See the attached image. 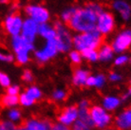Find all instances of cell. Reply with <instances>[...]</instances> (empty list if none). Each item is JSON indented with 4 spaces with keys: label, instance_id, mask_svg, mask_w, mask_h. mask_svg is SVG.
I'll use <instances>...</instances> for the list:
<instances>
[{
    "label": "cell",
    "instance_id": "1",
    "mask_svg": "<svg viewBox=\"0 0 131 130\" xmlns=\"http://www.w3.org/2000/svg\"><path fill=\"white\" fill-rule=\"evenodd\" d=\"M98 15L89 8L77 9L73 17L69 22V27L75 31L89 32L96 29Z\"/></svg>",
    "mask_w": 131,
    "mask_h": 130
},
{
    "label": "cell",
    "instance_id": "2",
    "mask_svg": "<svg viewBox=\"0 0 131 130\" xmlns=\"http://www.w3.org/2000/svg\"><path fill=\"white\" fill-rule=\"evenodd\" d=\"M102 43V34L97 29L89 32L81 33L73 38V45L78 51L86 49H96L100 48Z\"/></svg>",
    "mask_w": 131,
    "mask_h": 130
},
{
    "label": "cell",
    "instance_id": "3",
    "mask_svg": "<svg viewBox=\"0 0 131 130\" xmlns=\"http://www.w3.org/2000/svg\"><path fill=\"white\" fill-rule=\"evenodd\" d=\"M89 115L93 127L99 130L111 126L113 124V117L110 112L105 110L100 104L91 105L89 108Z\"/></svg>",
    "mask_w": 131,
    "mask_h": 130
},
{
    "label": "cell",
    "instance_id": "4",
    "mask_svg": "<svg viewBox=\"0 0 131 130\" xmlns=\"http://www.w3.org/2000/svg\"><path fill=\"white\" fill-rule=\"evenodd\" d=\"M12 46L15 53L16 61L20 65L27 64L29 61V52L33 49L32 43L27 42L21 35L13 36L12 38Z\"/></svg>",
    "mask_w": 131,
    "mask_h": 130
},
{
    "label": "cell",
    "instance_id": "5",
    "mask_svg": "<svg viewBox=\"0 0 131 130\" xmlns=\"http://www.w3.org/2000/svg\"><path fill=\"white\" fill-rule=\"evenodd\" d=\"M55 31H56V43L58 51H68L72 44L71 37L69 31L60 22L55 23Z\"/></svg>",
    "mask_w": 131,
    "mask_h": 130
},
{
    "label": "cell",
    "instance_id": "6",
    "mask_svg": "<svg viewBox=\"0 0 131 130\" xmlns=\"http://www.w3.org/2000/svg\"><path fill=\"white\" fill-rule=\"evenodd\" d=\"M58 123L68 127H71L78 121V107L77 105H68L62 108L57 115Z\"/></svg>",
    "mask_w": 131,
    "mask_h": 130
},
{
    "label": "cell",
    "instance_id": "7",
    "mask_svg": "<svg viewBox=\"0 0 131 130\" xmlns=\"http://www.w3.org/2000/svg\"><path fill=\"white\" fill-rule=\"evenodd\" d=\"M26 13L29 14L30 19L35 21L38 25L46 24L49 18V13L48 10L41 6L30 5L26 8Z\"/></svg>",
    "mask_w": 131,
    "mask_h": 130
},
{
    "label": "cell",
    "instance_id": "8",
    "mask_svg": "<svg viewBox=\"0 0 131 130\" xmlns=\"http://www.w3.org/2000/svg\"><path fill=\"white\" fill-rule=\"evenodd\" d=\"M57 52H58V48H57L56 40H49L47 41L46 46L41 50L35 52V57L39 62L45 63L54 57Z\"/></svg>",
    "mask_w": 131,
    "mask_h": 130
},
{
    "label": "cell",
    "instance_id": "9",
    "mask_svg": "<svg viewBox=\"0 0 131 130\" xmlns=\"http://www.w3.org/2000/svg\"><path fill=\"white\" fill-rule=\"evenodd\" d=\"M113 127L116 130H131V106L122 110L113 119Z\"/></svg>",
    "mask_w": 131,
    "mask_h": 130
},
{
    "label": "cell",
    "instance_id": "10",
    "mask_svg": "<svg viewBox=\"0 0 131 130\" xmlns=\"http://www.w3.org/2000/svg\"><path fill=\"white\" fill-rule=\"evenodd\" d=\"M114 24V17L111 13L103 12L97 18L96 29H98L101 34H107L113 29Z\"/></svg>",
    "mask_w": 131,
    "mask_h": 130
},
{
    "label": "cell",
    "instance_id": "11",
    "mask_svg": "<svg viewBox=\"0 0 131 130\" xmlns=\"http://www.w3.org/2000/svg\"><path fill=\"white\" fill-rule=\"evenodd\" d=\"M131 45V30L126 29L119 34L112 44V49L114 52H123L130 47Z\"/></svg>",
    "mask_w": 131,
    "mask_h": 130
},
{
    "label": "cell",
    "instance_id": "12",
    "mask_svg": "<svg viewBox=\"0 0 131 130\" xmlns=\"http://www.w3.org/2000/svg\"><path fill=\"white\" fill-rule=\"evenodd\" d=\"M22 26H23V20L17 14L9 15L4 22V27L8 33H10L13 36L19 35V33H21Z\"/></svg>",
    "mask_w": 131,
    "mask_h": 130
},
{
    "label": "cell",
    "instance_id": "13",
    "mask_svg": "<svg viewBox=\"0 0 131 130\" xmlns=\"http://www.w3.org/2000/svg\"><path fill=\"white\" fill-rule=\"evenodd\" d=\"M38 24L32 19H26L23 22V26L21 29V36L27 42L32 43L35 39L36 34L38 33Z\"/></svg>",
    "mask_w": 131,
    "mask_h": 130
},
{
    "label": "cell",
    "instance_id": "14",
    "mask_svg": "<svg viewBox=\"0 0 131 130\" xmlns=\"http://www.w3.org/2000/svg\"><path fill=\"white\" fill-rule=\"evenodd\" d=\"M52 124L49 120L38 117L29 118L23 123L27 130H51Z\"/></svg>",
    "mask_w": 131,
    "mask_h": 130
},
{
    "label": "cell",
    "instance_id": "15",
    "mask_svg": "<svg viewBox=\"0 0 131 130\" xmlns=\"http://www.w3.org/2000/svg\"><path fill=\"white\" fill-rule=\"evenodd\" d=\"M89 76L90 75H89V72L88 70L78 68L73 73L72 84L77 88H83V86L86 85V81H88Z\"/></svg>",
    "mask_w": 131,
    "mask_h": 130
},
{
    "label": "cell",
    "instance_id": "16",
    "mask_svg": "<svg viewBox=\"0 0 131 130\" xmlns=\"http://www.w3.org/2000/svg\"><path fill=\"white\" fill-rule=\"evenodd\" d=\"M121 104L122 100L119 97L113 96V95H108L103 99L102 106L108 112H111V111H115L116 109H118Z\"/></svg>",
    "mask_w": 131,
    "mask_h": 130
},
{
    "label": "cell",
    "instance_id": "17",
    "mask_svg": "<svg viewBox=\"0 0 131 130\" xmlns=\"http://www.w3.org/2000/svg\"><path fill=\"white\" fill-rule=\"evenodd\" d=\"M113 8L117 10L123 19L128 20L131 15V8L125 1L123 0H117L113 3Z\"/></svg>",
    "mask_w": 131,
    "mask_h": 130
},
{
    "label": "cell",
    "instance_id": "18",
    "mask_svg": "<svg viewBox=\"0 0 131 130\" xmlns=\"http://www.w3.org/2000/svg\"><path fill=\"white\" fill-rule=\"evenodd\" d=\"M17 104H19V97L13 96L10 94H4L0 97V106L5 108L15 107Z\"/></svg>",
    "mask_w": 131,
    "mask_h": 130
},
{
    "label": "cell",
    "instance_id": "19",
    "mask_svg": "<svg viewBox=\"0 0 131 130\" xmlns=\"http://www.w3.org/2000/svg\"><path fill=\"white\" fill-rule=\"evenodd\" d=\"M38 33L41 36H43L45 39L48 40V41L49 40H53L56 38L55 29L50 28L47 24H41V25L38 26Z\"/></svg>",
    "mask_w": 131,
    "mask_h": 130
},
{
    "label": "cell",
    "instance_id": "20",
    "mask_svg": "<svg viewBox=\"0 0 131 130\" xmlns=\"http://www.w3.org/2000/svg\"><path fill=\"white\" fill-rule=\"evenodd\" d=\"M113 53L114 51L112 49V47L108 45L100 46V49L98 51L99 60L102 62H108L113 57Z\"/></svg>",
    "mask_w": 131,
    "mask_h": 130
},
{
    "label": "cell",
    "instance_id": "21",
    "mask_svg": "<svg viewBox=\"0 0 131 130\" xmlns=\"http://www.w3.org/2000/svg\"><path fill=\"white\" fill-rule=\"evenodd\" d=\"M105 84V75L98 74L94 75V76H89L88 81H86V85L90 86V88H103Z\"/></svg>",
    "mask_w": 131,
    "mask_h": 130
},
{
    "label": "cell",
    "instance_id": "22",
    "mask_svg": "<svg viewBox=\"0 0 131 130\" xmlns=\"http://www.w3.org/2000/svg\"><path fill=\"white\" fill-rule=\"evenodd\" d=\"M7 118H8L7 120H9L13 124H17L22 119V112L17 107L10 108L7 111Z\"/></svg>",
    "mask_w": 131,
    "mask_h": 130
},
{
    "label": "cell",
    "instance_id": "23",
    "mask_svg": "<svg viewBox=\"0 0 131 130\" xmlns=\"http://www.w3.org/2000/svg\"><path fill=\"white\" fill-rule=\"evenodd\" d=\"M24 92L35 102L42 98V91L40 90V88H38L37 86H34V85L29 86L28 88H26V90Z\"/></svg>",
    "mask_w": 131,
    "mask_h": 130
},
{
    "label": "cell",
    "instance_id": "24",
    "mask_svg": "<svg viewBox=\"0 0 131 130\" xmlns=\"http://www.w3.org/2000/svg\"><path fill=\"white\" fill-rule=\"evenodd\" d=\"M68 98V92L65 89H55L51 94V99L56 103H62V102L66 101Z\"/></svg>",
    "mask_w": 131,
    "mask_h": 130
},
{
    "label": "cell",
    "instance_id": "25",
    "mask_svg": "<svg viewBox=\"0 0 131 130\" xmlns=\"http://www.w3.org/2000/svg\"><path fill=\"white\" fill-rule=\"evenodd\" d=\"M18 97H19V104H21L24 107H30L36 103L34 100H32L30 97H29L25 92L20 93Z\"/></svg>",
    "mask_w": 131,
    "mask_h": 130
},
{
    "label": "cell",
    "instance_id": "26",
    "mask_svg": "<svg viewBox=\"0 0 131 130\" xmlns=\"http://www.w3.org/2000/svg\"><path fill=\"white\" fill-rule=\"evenodd\" d=\"M81 54L82 57L88 59L90 62H96L97 60H99L98 51L96 49H86L81 52Z\"/></svg>",
    "mask_w": 131,
    "mask_h": 130
},
{
    "label": "cell",
    "instance_id": "27",
    "mask_svg": "<svg viewBox=\"0 0 131 130\" xmlns=\"http://www.w3.org/2000/svg\"><path fill=\"white\" fill-rule=\"evenodd\" d=\"M16 124L9 120H0V130H14Z\"/></svg>",
    "mask_w": 131,
    "mask_h": 130
},
{
    "label": "cell",
    "instance_id": "28",
    "mask_svg": "<svg viewBox=\"0 0 131 130\" xmlns=\"http://www.w3.org/2000/svg\"><path fill=\"white\" fill-rule=\"evenodd\" d=\"M92 128L93 127L89 126V124H85V123L78 120L77 122H75V124L72 125L70 130H92Z\"/></svg>",
    "mask_w": 131,
    "mask_h": 130
},
{
    "label": "cell",
    "instance_id": "29",
    "mask_svg": "<svg viewBox=\"0 0 131 130\" xmlns=\"http://www.w3.org/2000/svg\"><path fill=\"white\" fill-rule=\"evenodd\" d=\"M69 58L71 60V62L75 65H79L82 61V54L78 50H73L69 53Z\"/></svg>",
    "mask_w": 131,
    "mask_h": 130
},
{
    "label": "cell",
    "instance_id": "30",
    "mask_svg": "<svg viewBox=\"0 0 131 130\" xmlns=\"http://www.w3.org/2000/svg\"><path fill=\"white\" fill-rule=\"evenodd\" d=\"M77 10V9H74V8H71V9H69V10H65L64 13H62V19L65 21L66 23H69L71 18L73 17L75 12Z\"/></svg>",
    "mask_w": 131,
    "mask_h": 130
},
{
    "label": "cell",
    "instance_id": "31",
    "mask_svg": "<svg viewBox=\"0 0 131 130\" xmlns=\"http://www.w3.org/2000/svg\"><path fill=\"white\" fill-rule=\"evenodd\" d=\"M0 85L2 88H9L10 85V77L4 73V72L0 71Z\"/></svg>",
    "mask_w": 131,
    "mask_h": 130
},
{
    "label": "cell",
    "instance_id": "32",
    "mask_svg": "<svg viewBox=\"0 0 131 130\" xmlns=\"http://www.w3.org/2000/svg\"><path fill=\"white\" fill-rule=\"evenodd\" d=\"M7 94L13 95V96H19L20 88L17 85H10L9 88H7Z\"/></svg>",
    "mask_w": 131,
    "mask_h": 130
},
{
    "label": "cell",
    "instance_id": "33",
    "mask_svg": "<svg viewBox=\"0 0 131 130\" xmlns=\"http://www.w3.org/2000/svg\"><path fill=\"white\" fill-rule=\"evenodd\" d=\"M13 56L10 53H6V52L0 51V61L5 63H12L13 62Z\"/></svg>",
    "mask_w": 131,
    "mask_h": 130
},
{
    "label": "cell",
    "instance_id": "34",
    "mask_svg": "<svg viewBox=\"0 0 131 130\" xmlns=\"http://www.w3.org/2000/svg\"><path fill=\"white\" fill-rule=\"evenodd\" d=\"M86 8H89V10H91L92 12H94L98 16L101 14L102 13H103V10H102V7L100 6V5H98V4H96V3L89 4V5L86 6Z\"/></svg>",
    "mask_w": 131,
    "mask_h": 130
},
{
    "label": "cell",
    "instance_id": "35",
    "mask_svg": "<svg viewBox=\"0 0 131 130\" xmlns=\"http://www.w3.org/2000/svg\"><path fill=\"white\" fill-rule=\"evenodd\" d=\"M128 61H129V59H128L127 55H121L115 59L114 63L116 66H123L125 65V64H126Z\"/></svg>",
    "mask_w": 131,
    "mask_h": 130
},
{
    "label": "cell",
    "instance_id": "36",
    "mask_svg": "<svg viewBox=\"0 0 131 130\" xmlns=\"http://www.w3.org/2000/svg\"><path fill=\"white\" fill-rule=\"evenodd\" d=\"M22 80L26 83H31L33 81V75L30 70H25L22 74Z\"/></svg>",
    "mask_w": 131,
    "mask_h": 130
},
{
    "label": "cell",
    "instance_id": "37",
    "mask_svg": "<svg viewBox=\"0 0 131 130\" xmlns=\"http://www.w3.org/2000/svg\"><path fill=\"white\" fill-rule=\"evenodd\" d=\"M51 130H70V127L63 125V124H59V123H55V124H52Z\"/></svg>",
    "mask_w": 131,
    "mask_h": 130
},
{
    "label": "cell",
    "instance_id": "38",
    "mask_svg": "<svg viewBox=\"0 0 131 130\" xmlns=\"http://www.w3.org/2000/svg\"><path fill=\"white\" fill-rule=\"evenodd\" d=\"M109 80L111 82H119L122 80V76L116 72H112L109 74Z\"/></svg>",
    "mask_w": 131,
    "mask_h": 130
},
{
    "label": "cell",
    "instance_id": "39",
    "mask_svg": "<svg viewBox=\"0 0 131 130\" xmlns=\"http://www.w3.org/2000/svg\"><path fill=\"white\" fill-rule=\"evenodd\" d=\"M129 98H131V86H129V88L127 89V91L125 92V94L123 95V97H122L121 100H123V101H126V100H128Z\"/></svg>",
    "mask_w": 131,
    "mask_h": 130
},
{
    "label": "cell",
    "instance_id": "40",
    "mask_svg": "<svg viewBox=\"0 0 131 130\" xmlns=\"http://www.w3.org/2000/svg\"><path fill=\"white\" fill-rule=\"evenodd\" d=\"M14 130H27V129L23 124H21V125H16V127H15V129Z\"/></svg>",
    "mask_w": 131,
    "mask_h": 130
},
{
    "label": "cell",
    "instance_id": "41",
    "mask_svg": "<svg viewBox=\"0 0 131 130\" xmlns=\"http://www.w3.org/2000/svg\"><path fill=\"white\" fill-rule=\"evenodd\" d=\"M100 130H116L113 126H109L106 127V128H104V129H100Z\"/></svg>",
    "mask_w": 131,
    "mask_h": 130
},
{
    "label": "cell",
    "instance_id": "42",
    "mask_svg": "<svg viewBox=\"0 0 131 130\" xmlns=\"http://www.w3.org/2000/svg\"><path fill=\"white\" fill-rule=\"evenodd\" d=\"M8 2V0H0V3H6Z\"/></svg>",
    "mask_w": 131,
    "mask_h": 130
},
{
    "label": "cell",
    "instance_id": "43",
    "mask_svg": "<svg viewBox=\"0 0 131 130\" xmlns=\"http://www.w3.org/2000/svg\"><path fill=\"white\" fill-rule=\"evenodd\" d=\"M129 84H130V86H131V80H130V83H129Z\"/></svg>",
    "mask_w": 131,
    "mask_h": 130
},
{
    "label": "cell",
    "instance_id": "44",
    "mask_svg": "<svg viewBox=\"0 0 131 130\" xmlns=\"http://www.w3.org/2000/svg\"><path fill=\"white\" fill-rule=\"evenodd\" d=\"M130 62H131V59H130Z\"/></svg>",
    "mask_w": 131,
    "mask_h": 130
}]
</instances>
